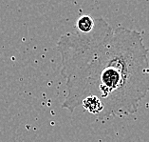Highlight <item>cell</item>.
Returning a JSON list of instances; mask_svg holds the SVG:
<instances>
[{"instance_id":"7a4b0ae2","label":"cell","mask_w":149,"mask_h":142,"mask_svg":"<svg viewBox=\"0 0 149 142\" xmlns=\"http://www.w3.org/2000/svg\"><path fill=\"white\" fill-rule=\"evenodd\" d=\"M81 105L84 107L85 110H86L91 115H97L100 117L101 115L103 114V111H104L103 105H102L101 101L95 96L86 97L85 99L82 101Z\"/></svg>"},{"instance_id":"3957f363","label":"cell","mask_w":149,"mask_h":142,"mask_svg":"<svg viewBox=\"0 0 149 142\" xmlns=\"http://www.w3.org/2000/svg\"><path fill=\"white\" fill-rule=\"evenodd\" d=\"M94 24H95V18H92L88 14H84L79 17V19L76 22V29L79 32L88 34L92 31Z\"/></svg>"},{"instance_id":"6da1fadb","label":"cell","mask_w":149,"mask_h":142,"mask_svg":"<svg viewBox=\"0 0 149 142\" xmlns=\"http://www.w3.org/2000/svg\"><path fill=\"white\" fill-rule=\"evenodd\" d=\"M57 49L67 87L62 108L73 112L86 97L95 96L104 107L100 117L137 112L149 93L148 50L140 32L113 29L99 17L88 34L61 35Z\"/></svg>"}]
</instances>
